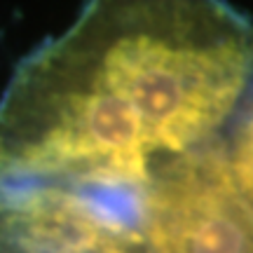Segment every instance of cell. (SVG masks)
I'll list each match as a JSON object with an SVG mask.
<instances>
[{"label": "cell", "mask_w": 253, "mask_h": 253, "mask_svg": "<svg viewBox=\"0 0 253 253\" xmlns=\"http://www.w3.org/2000/svg\"><path fill=\"white\" fill-rule=\"evenodd\" d=\"M0 253H145L138 211L68 188L0 190Z\"/></svg>", "instance_id": "3957f363"}, {"label": "cell", "mask_w": 253, "mask_h": 253, "mask_svg": "<svg viewBox=\"0 0 253 253\" xmlns=\"http://www.w3.org/2000/svg\"><path fill=\"white\" fill-rule=\"evenodd\" d=\"M145 253H253V211L220 141L164 164L138 197Z\"/></svg>", "instance_id": "7a4b0ae2"}, {"label": "cell", "mask_w": 253, "mask_h": 253, "mask_svg": "<svg viewBox=\"0 0 253 253\" xmlns=\"http://www.w3.org/2000/svg\"><path fill=\"white\" fill-rule=\"evenodd\" d=\"M220 148L237 188L253 211V75L220 138Z\"/></svg>", "instance_id": "277c9868"}, {"label": "cell", "mask_w": 253, "mask_h": 253, "mask_svg": "<svg viewBox=\"0 0 253 253\" xmlns=\"http://www.w3.org/2000/svg\"><path fill=\"white\" fill-rule=\"evenodd\" d=\"M253 75V21L216 0L94 2L0 99V190L138 207L157 169L220 141Z\"/></svg>", "instance_id": "6da1fadb"}]
</instances>
